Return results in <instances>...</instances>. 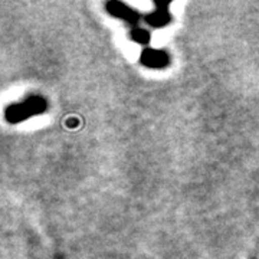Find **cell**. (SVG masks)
I'll return each mask as SVG.
<instances>
[{"label":"cell","mask_w":259,"mask_h":259,"mask_svg":"<svg viewBox=\"0 0 259 259\" xmlns=\"http://www.w3.org/2000/svg\"><path fill=\"white\" fill-rule=\"evenodd\" d=\"M48 104L42 97H29L26 101L18 102V104H10L6 108L5 115L9 122H22L28 120L32 115H39L47 111Z\"/></svg>","instance_id":"6da1fadb"},{"label":"cell","mask_w":259,"mask_h":259,"mask_svg":"<svg viewBox=\"0 0 259 259\" xmlns=\"http://www.w3.org/2000/svg\"><path fill=\"white\" fill-rule=\"evenodd\" d=\"M141 64L148 68H154V69H161L166 68L170 62V56L167 55V52L161 49H153V48H146L141 52L140 58Z\"/></svg>","instance_id":"7a4b0ae2"},{"label":"cell","mask_w":259,"mask_h":259,"mask_svg":"<svg viewBox=\"0 0 259 259\" xmlns=\"http://www.w3.org/2000/svg\"><path fill=\"white\" fill-rule=\"evenodd\" d=\"M170 3L164 2H156V10L146 16V22L151 28H164L171 20V15L168 10Z\"/></svg>","instance_id":"3957f363"},{"label":"cell","mask_w":259,"mask_h":259,"mask_svg":"<svg viewBox=\"0 0 259 259\" xmlns=\"http://www.w3.org/2000/svg\"><path fill=\"white\" fill-rule=\"evenodd\" d=\"M105 9L112 16H115V18L118 19H124V20H127V22L133 23V25L137 23L140 20L139 13L136 10L131 9V8H128L127 5L121 3V2H108L105 5Z\"/></svg>","instance_id":"277c9868"},{"label":"cell","mask_w":259,"mask_h":259,"mask_svg":"<svg viewBox=\"0 0 259 259\" xmlns=\"http://www.w3.org/2000/svg\"><path fill=\"white\" fill-rule=\"evenodd\" d=\"M130 37L134 40V42H137L140 45H148L150 44V40H151V35H150V32L146 30V29L143 28H134L131 32H130Z\"/></svg>","instance_id":"5b68a950"}]
</instances>
